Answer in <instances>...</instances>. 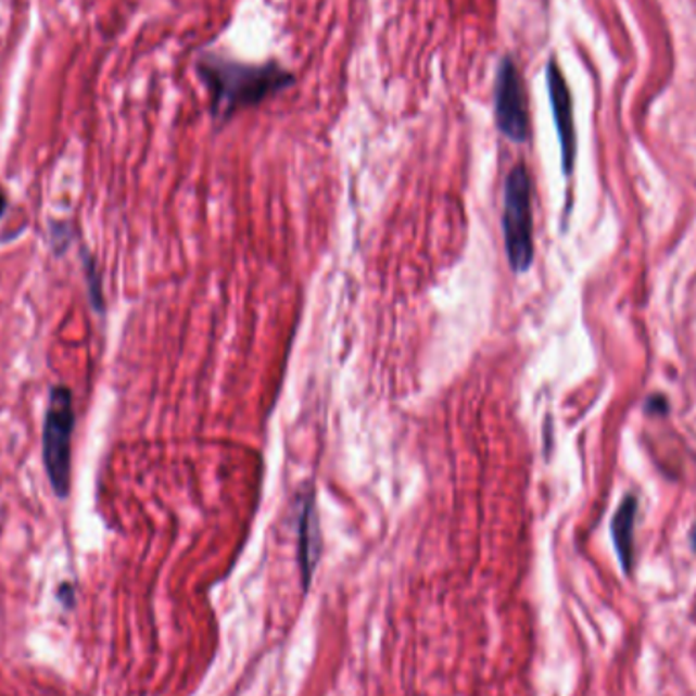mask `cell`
<instances>
[{
  "mask_svg": "<svg viewBox=\"0 0 696 696\" xmlns=\"http://www.w3.org/2000/svg\"><path fill=\"white\" fill-rule=\"evenodd\" d=\"M649 412H658V414H666L668 412V402L665 397H651L648 402Z\"/></svg>",
  "mask_w": 696,
  "mask_h": 696,
  "instance_id": "cell-8",
  "label": "cell"
},
{
  "mask_svg": "<svg viewBox=\"0 0 696 696\" xmlns=\"http://www.w3.org/2000/svg\"><path fill=\"white\" fill-rule=\"evenodd\" d=\"M298 558L304 574V584L308 586L314 567L320 558V528H318V511H316V493L314 486L306 485L298 493Z\"/></svg>",
  "mask_w": 696,
  "mask_h": 696,
  "instance_id": "cell-6",
  "label": "cell"
},
{
  "mask_svg": "<svg viewBox=\"0 0 696 696\" xmlns=\"http://www.w3.org/2000/svg\"><path fill=\"white\" fill-rule=\"evenodd\" d=\"M637 519V497L628 495L611 521V534L616 542L617 556L625 574H632L633 568V532Z\"/></svg>",
  "mask_w": 696,
  "mask_h": 696,
  "instance_id": "cell-7",
  "label": "cell"
},
{
  "mask_svg": "<svg viewBox=\"0 0 696 696\" xmlns=\"http://www.w3.org/2000/svg\"><path fill=\"white\" fill-rule=\"evenodd\" d=\"M546 81H548V94H551L552 114L560 139L562 149V169L570 176L574 160H577V130H574V114H572V98L568 90L567 80L562 69L551 60L546 67Z\"/></svg>",
  "mask_w": 696,
  "mask_h": 696,
  "instance_id": "cell-5",
  "label": "cell"
},
{
  "mask_svg": "<svg viewBox=\"0 0 696 696\" xmlns=\"http://www.w3.org/2000/svg\"><path fill=\"white\" fill-rule=\"evenodd\" d=\"M200 78L211 90L212 113L220 121L232 114L257 106L295 84V76L286 67L271 64L251 65L206 53L198 60Z\"/></svg>",
  "mask_w": 696,
  "mask_h": 696,
  "instance_id": "cell-1",
  "label": "cell"
},
{
  "mask_svg": "<svg viewBox=\"0 0 696 696\" xmlns=\"http://www.w3.org/2000/svg\"><path fill=\"white\" fill-rule=\"evenodd\" d=\"M76 426L72 391L55 385L49 393L43 423V465L51 489L58 497H67L72 483V434Z\"/></svg>",
  "mask_w": 696,
  "mask_h": 696,
  "instance_id": "cell-3",
  "label": "cell"
},
{
  "mask_svg": "<svg viewBox=\"0 0 696 696\" xmlns=\"http://www.w3.org/2000/svg\"><path fill=\"white\" fill-rule=\"evenodd\" d=\"M7 212V195L0 190V216Z\"/></svg>",
  "mask_w": 696,
  "mask_h": 696,
  "instance_id": "cell-9",
  "label": "cell"
},
{
  "mask_svg": "<svg viewBox=\"0 0 696 696\" xmlns=\"http://www.w3.org/2000/svg\"><path fill=\"white\" fill-rule=\"evenodd\" d=\"M691 544H693V551H695L696 554V523L695 528H693V532H691Z\"/></svg>",
  "mask_w": 696,
  "mask_h": 696,
  "instance_id": "cell-10",
  "label": "cell"
},
{
  "mask_svg": "<svg viewBox=\"0 0 696 696\" xmlns=\"http://www.w3.org/2000/svg\"><path fill=\"white\" fill-rule=\"evenodd\" d=\"M495 121L503 135L514 143H526L530 137V114L518 65L503 58L495 80Z\"/></svg>",
  "mask_w": 696,
  "mask_h": 696,
  "instance_id": "cell-4",
  "label": "cell"
},
{
  "mask_svg": "<svg viewBox=\"0 0 696 696\" xmlns=\"http://www.w3.org/2000/svg\"><path fill=\"white\" fill-rule=\"evenodd\" d=\"M503 235L511 269L518 274L528 271L534 263V218L532 179L523 163L516 165L505 179Z\"/></svg>",
  "mask_w": 696,
  "mask_h": 696,
  "instance_id": "cell-2",
  "label": "cell"
}]
</instances>
